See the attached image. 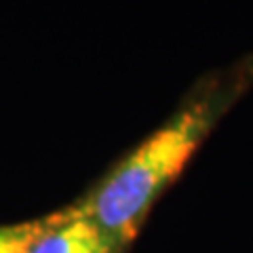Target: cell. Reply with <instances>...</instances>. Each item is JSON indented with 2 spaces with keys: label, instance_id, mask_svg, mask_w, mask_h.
<instances>
[{
  "label": "cell",
  "instance_id": "obj_1",
  "mask_svg": "<svg viewBox=\"0 0 253 253\" xmlns=\"http://www.w3.org/2000/svg\"><path fill=\"white\" fill-rule=\"evenodd\" d=\"M219 108V95L213 93L190 101L110 173L81 211L116 243L133 239L150 205L207 135Z\"/></svg>",
  "mask_w": 253,
  "mask_h": 253
},
{
  "label": "cell",
  "instance_id": "obj_2",
  "mask_svg": "<svg viewBox=\"0 0 253 253\" xmlns=\"http://www.w3.org/2000/svg\"><path fill=\"white\" fill-rule=\"evenodd\" d=\"M114 239L81 209H70L30 253H114Z\"/></svg>",
  "mask_w": 253,
  "mask_h": 253
},
{
  "label": "cell",
  "instance_id": "obj_3",
  "mask_svg": "<svg viewBox=\"0 0 253 253\" xmlns=\"http://www.w3.org/2000/svg\"><path fill=\"white\" fill-rule=\"evenodd\" d=\"M66 213L26 221V224L2 226L0 228V253H30V249L42 239V234L49 232L53 226H57L66 217Z\"/></svg>",
  "mask_w": 253,
  "mask_h": 253
}]
</instances>
